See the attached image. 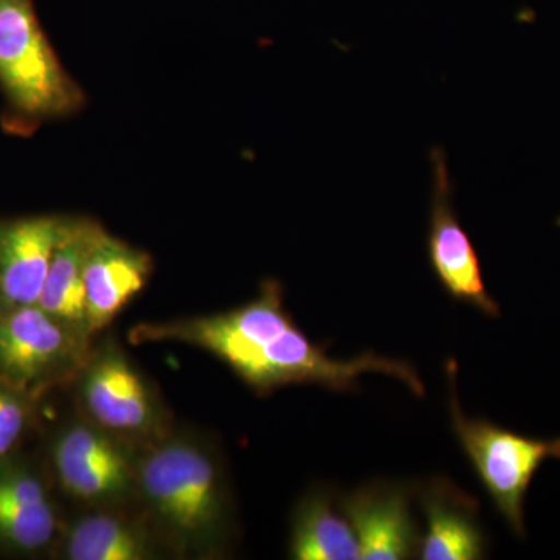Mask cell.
Returning a JSON list of instances; mask_svg holds the SVG:
<instances>
[{
	"instance_id": "cell-1",
	"label": "cell",
	"mask_w": 560,
	"mask_h": 560,
	"mask_svg": "<svg viewBox=\"0 0 560 560\" xmlns=\"http://www.w3.org/2000/svg\"><path fill=\"white\" fill-rule=\"evenodd\" d=\"M132 345L179 342L217 357L259 396L291 385H318L350 393L368 372L389 375L425 396V385L407 361L366 352L352 360L331 359L283 307L278 280H265L260 293L241 307L215 315L142 323L128 334Z\"/></svg>"
},
{
	"instance_id": "cell-2",
	"label": "cell",
	"mask_w": 560,
	"mask_h": 560,
	"mask_svg": "<svg viewBox=\"0 0 560 560\" xmlns=\"http://www.w3.org/2000/svg\"><path fill=\"white\" fill-rule=\"evenodd\" d=\"M136 504L176 558H223L234 540V503L223 459L198 434L172 431L140 448Z\"/></svg>"
},
{
	"instance_id": "cell-3",
	"label": "cell",
	"mask_w": 560,
	"mask_h": 560,
	"mask_svg": "<svg viewBox=\"0 0 560 560\" xmlns=\"http://www.w3.org/2000/svg\"><path fill=\"white\" fill-rule=\"evenodd\" d=\"M0 90L21 128L83 108V91L58 60L33 0H0Z\"/></svg>"
},
{
	"instance_id": "cell-4",
	"label": "cell",
	"mask_w": 560,
	"mask_h": 560,
	"mask_svg": "<svg viewBox=\"0 0 560 560\" xmlns=\"http://www.w3.org/2000/svg\"><path fill=\"white\" fill-rule=\"evenodd\" d=\"M447 372L448 408L460 447L477 471L497 511L515 536L525 539L526 493L541 464L560 459V438L539 440L523 436L486 419H471L460 407L456 378L458 364L451 359Z\"/></svg>"
},
{
	"instance_id": "cell-5",
	"label": "cell",
	"mask_w": 560,
	"mask_h": 560,
	"mask_svg": "<svg viewBox=\"0 0 560 560\" xmlns=\"http://www.w3.org/2000/svg\"><path fill=\"white\" fill-rule=\"evenodd\" d=\"M72 385L81 418L139 451L173 431L160 390L113 338L92 346Z\"/></svg>"
},
{
	"instance_id": "cell-6",
	"label": "cell",
	"mask_w": 560,
	"mask_h": 560,
	"mask_svg": "<svg viewBox=\"0 0 560 560\" xmlns=\"http://www.w3.org/2000/svg\"><path fill=\"white\" fill-rule=\"evenodd\" d=\"M139 448L84 418L51 434L46 467L55 489L83 510L136 504Z\"/></svg>"
},
{
	"instance_id": "cell-7",
	"label": "cell",
	"mask_w": 560,
	"mask_h": 560,
	"mask_svg": "<svg viewBox=\"0 0 560 560\" xmlns=\"http://www.w3.org/2000/svg\"><path fill=\"white\" fill-rule=\"evenodd\" d=\"M92 346L38 304L10 308L0 324V383L40 400L72 385Z\"/></svg>"
},
{
	"instance_id": "cell-8",
	"label": "cell",
	"mask_w": 560,
	"mask_h": 560,
	"mask_svg": "<svg viewBox=\"0 0 560 560\" xmlns=\"http://www.w3.org/2000/svg\"><path fill=\"white\" fill-rule=\"evenodd\" d=\"M46 463L21 451L0 458V555H54L62 521Z\"/></svg>"
},
{
	"instance_id": "cell-9",
	"label": "cell",
	"mask_w": 560,
	"mask_h": 560,
	"mask_svg": "<svg viewBox=\"0 0 560 560\" xmlns=\"http://www.w3.org/2000/svg\"><path fill=\"white\" fill-rule=\"evenodd\" d=\"M430 158L433 165L429 228L431 268L452 300L470 305L488 318H500V304L486 289L477 250L453 209L445 151L436 147Z\"/></svg>"
},
{
	"instance_id": "cell-10",
	"label": "cell",
	"mask_w": 560,
	"mask_h": 560,
	"mask_svg": "<svg viewBox=\"0 0 560 560\" xmlns=\"http://www.w3.org/2000/svg\"><path fill=\"white\" fill-rule=\"evenodd\" d=\"M415 486L372 481L346 493L338 506L355 529L363 560L418 558L420 539L411 512Z\"/></svg>"
},
{
	"instance_id": "cell-11",
	"label": "cell",
	"mask_w": 560,
	"mask_h": 560,
	"mask_svg": "<svg viewBox=\"0 0 560 560\" xmlns=\"http://www.w3.org/2000/svg\"><path fill=\"white\" fill-rule=\"evenodd\" d=\"M54 555L68 560H153L168 555L138 504L83 510L65 522Z\"/></svg>"
},
{
	"instance_id": "cell-12",
	"label": "cell",
	"mask_w": 560,
	"mask_h": 560,
	"mask_svg": "<svg viewBox=\"0 0 560 560\" xmlns=\"http://www.w3.org/2000/svg\"><path fill=\"white\" fill-rule=\"evenodd\" d=\"M153 260L145 250L114 237L97 224L84 260L88 323L101 334L145 289Z\"/></svg>"
},
{
	"instance_id": "cell-13",
	"label": "cell",
	"mask_w": 560,
	"mask_h": 560,
	"mask_svg": "<svg viewBox=\"0 0 560 560\" xmlns=\"http://www.w3.org/2000/svg\"><path fill=\"white\" fill-rule=\"evenodd\" d=\"M66 217L0 219V298L10 308L38 304Z\"/></svg>"
},
{
	"instance_id": "cell-14",
	"label": "cell",
	"mask_w": 560,
	"mask_h": 560,
	"mask_svg": "<svg viewBox=\"0 0 560 560\" xmlns=\"http://www.w3.org/2000/svg\"><path fill=\"white\" fill-rule=\"evenodd\" d=\"M427 518L418 558L478 560L486 558L485 529L478 521L480 504L447 478H433L416 488Z\"/></svg>"
},
{
	"instance_id": "cell-15",
	"label": "cell",
	"mask_w": 560,
	"mask_h": 560,
	"mask_svg": "<svg viewBox=\"0 0 560 560\" xmlns=\"http://www.w3.org/2000/svg\"><path fill=\"white\" fill-rule=\"evenodd\" d=\"M97 221L66 217L65 230L55 248L38 305L55 319L94 341L88 323L84 260Z\"/></svg>"
},
{
	"instance_id": "cell-16",
	"label": "cell",
	"mask_w": 560,
	"mask_h": 560,
	"mask_svg": "<svg viewBox=\"0 0 560 560\" xmlns=\"http://www.w3.org/2000/svg\"><path fill=\"white\" fill-rule=\"evenodd\" d=\"M329 490L305 493L291 515L289 558L294 560H359L355 529L345 512L337 511Z\"/></svg>"
},
{
	"instance_id": "cell-17",
	"label": "cell",
	"mask_w": 560,
	"mask_h": 560,
	"mask_svg": "<svg viewBox=\"0 0 560 560\" xmlns=\"http://www.w3.org/2000/svg\"><path fill=\"white\" fill-rule=\"evenodd\" d=\"M39 399L0 383V458L21 451L38 418Z\"/></svg>"
},
{
	"instance_id": "cell-18",
	"label": "cell",
	"mask_w": 560,
	"mask_h": 560,
	"mask_svg": "<svg viewBox=\"0 0 560 560\" xmlns=\"http://www.w3.org/2000/svg\"><path fill=\"white\" fill-rule=\"evenodd\" d=\"M7 307L5 304H3L2 298H0V324H2L3 316H5Z\"/></svg>"
}]
</instances>
